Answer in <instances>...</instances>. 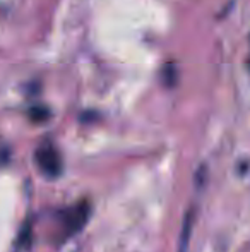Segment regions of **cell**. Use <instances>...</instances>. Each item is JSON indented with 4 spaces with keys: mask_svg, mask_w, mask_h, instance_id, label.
I'll return each mask as SVG.
<instances>
[{
    "mask_svg": "<svg viewBox=\"0 0 250 252\" xmlns=\"http://www.w3.org/2000/svg\"><path fill=\"white\" fill-rule=\"evenodd\" d=\"M34 159H36L38 168L43 172L47 177H58L62 172V156L57 148L50 143L41 144L34 153Z\"/></svg>",
    "mask_w": 250,
    "mask_h": 252,
    "instance_id": "obj_1",
    "label": "cell"
},
{
    "mask_svg": "<svg viewBox=\"0 0 250 252\" xmlns=\"http://www.w3.org/2000/svg\"><path fill=\"white\" fill-rule=\"evenodd\" d=\"M192 226H194V211H190L185 215L184 225H182V233H180V242H178V252H187L190 235H192Z\"/></svg>",
    "mask_w": 250,
    "mask_h": 252,
    "instance_id": "obj_3",
    "label": "cell"
},
{
    "mask_svg": "<svg viewBox=\"0 0 250 252\" xmlns=\"http://www.w3.org/2000/svg\"><path fill=\"white\" fill-rule=\"evenodd\" d=\"M89 213H91V208L87 202H81V204L70 208L69 211L63 215V220H62L63 233H65L67 237H70L79 232V230H83V226L86 225L87 218H89Z\"/></svg>",
    "mask_w": 250,
    "mask_h": 252,
    "instance_id": "obj_2",
    "label": "cell"
}]
</instances>
